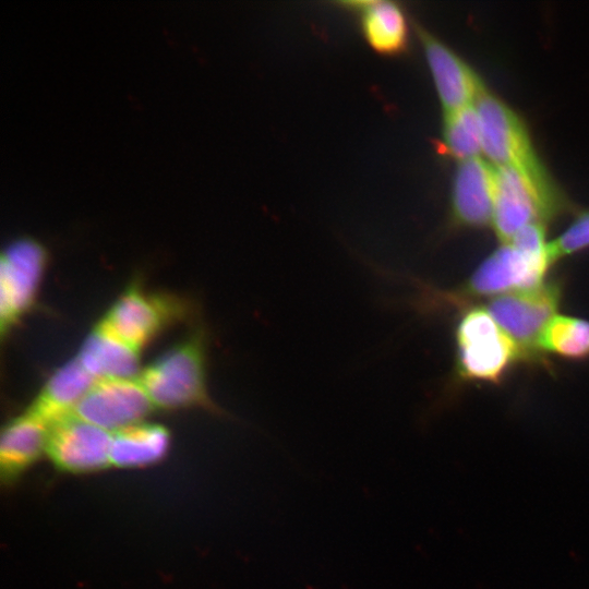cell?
<instances>
[{
	"label": "cell",
	"instance_id": "6da1fadb",
	"mask_svg": "<svg viewBox=\"0 0 589 589\" xmlns=\"http://www.w3.org/2000/svg\"><path fill=\"white\" fill-rule=\"evenodd\" d=\"M562 205L550 177L540 178L513 166L495 167L492 226L502 242L508 243L529 225H545Z\"/></svg>",
	"mask_w": 589,
	"mask_h": 589
},
{
	"label": "cell",
	"instance_id": "7a4b0ae2",
	"mask_svg": "<svg viewBox=\"0 0 589 589\" xmlns=\"http://www.w3.org/2000/svg\"><path fill=\"white\" fill-rule=\"evenodd\" d=\"M456 378L497 383L521 356L485 308L466 311L455 329Z\"/></svg>",
	"mask_w": 589,
	"mask_h": 589
},
{
	"label": "cell",
	"instance_id": "3957f363",
	"mask_svg": "<svg viewBox=\"0 0 589 589\" xmlns=\"http://www.w3.org/2000/svg\"><path fill=\"white\" fill-rule=\"evenodd\" d=\"M154 406L206 404L203 348L190 339L167 351L137 377Z\"/></svg>",
	"mask_w": 589,
	"mask_h": 589
},
{
	"label": "cell",
	"instance_id": "277c9868",
	"mask_svg": "<svg viewBox=\"0 0 589 589\" xmlns=\"http://www.w3.org/2000/svg\"><path fill=\"white\" fill-rule=\"evenodd\" d=\"M561 299L557 283L493 298L485 310L519 349L521 360L541 357L540 340L549 322L555 316Z\"/></svg>",
	"mask_w": 589,
	"mask_h": 589
},
{
	"label": "cell",
	"instance_id": "5b68a950",
	"mask_svg": "<svg viewBox=\"0 0 589 589\" xmlns=\"http://www.w3.org/2000/svg\"><path fill=\"white\" fill-rule=\"evenodd\" d=\"M474 105L482 129V155L488 161L495 167L513 166L537 177H549L525 123L510 107L486 89Z\"/></svg>",
	"mask_w": 589,
	"mask_h": 589
},
{
	"label": "cell",
	"instance_id": "8992f818",
	"mask_svg": "<svg viewBox=\"0 0 589 589\" xmlns=\"http://www.w3.org/2000/svg\"><path fill=\"white\" fill-rule=\"evenodd\" d=\"M154 407L139 378L98 380L71 412L109 432L141 423Z\"/></svg>",
	"mask_w": 589,
	"mask_h": 589
},
{
	"label": "cell",
	"instance_id": "52a82bcc",
	"mask_svg": "<svg viewBox=\"0 0 589 589\" xmlns=\"http://www.w3.org/2000/svg\"><path fill=\"white\" fill-rule=\"evenodd\" d=\"M112 433L70 413L49 426L47 453L62 470L88 472L110 464Z\"/></svg>",
	"mask_w": 589,
	"mask_h": 589
},
{
	"label": "cell",
	"instance_id": "ba28073f",
	"mask_svg": "<svg viewBox=\"0 0 589 589\" xmlns=\"http://www.w3.org/2000/svg\"><path fill=\"white\" fill-rule=\"evenodd\" d=\"M45 264V252L31 239L11 243L0 263V320L5 330L31 305Z\"/></svg>",
	"mask_w": 589,
	"mask_h": 589
},
{
	"label": "cell",
	"instance_id": "9c48e42d",
	"mask_svg": "<svg viewBox=\"0 0 589 589\" xmlns=\"http://www.w3.org/2000/svg\"><path fill=\"white\" fill-rule=\"evenodd\" d=\"M495 167L482 157L459 161L452 192L455 221L465 227L492 226Z\"/></svg>",
	"mask_w": 589,
	"mask_h": 589
},
{
	"label": "cell",
	"instance_id": "30bf717a",
	"mask_svg": "<svg viewBox=\"0 0 589 589\" xmlns=\"http://www.w3.org/2000/svg\"><path fill=\"white\" fill-rule=\"evenodd\" d=\"M428 64L445 112L474 105L486 89L477 73L446 45L423 32Z\"/></svg>",
	"mask_w": 589,
	"mask_h": 589
},
{
	"label": "cell",
	"instance_id": "8fae6325",
	"mask_svg": "<svg viewBox=\"0 0 589 589\" xmlns=\"http://www.w3.org/2000/svg\"><path fill=\"white\" fill-rule=\"evenodd\" d=\"M171 305L167 300L132 288L112 305L99 325L140 350L173 313Z\"/></svg>",
	"mask_w": 589,
	"mask_h": 589
},
{
	"label": "cell",
	"instance_id": "7c38bea8",
	"mask_svg": "<svg viewBox=\"0 0 589 589\" xmlns=\"http://www.w3.org/2000/svg\"><path fill=\"white\" fill-rule=\"evenodd\" d=\"M96 381L76 358L53 373L28 411L50 426L70 414Z\"/></svg>",
	"mask_w": 589,
	"mask_h": 589
},
{
	"label": "cell",
	"instance_id": "4fadbf2b",
	"mask_svg": "<svg viewBox=\"0 0 589 589\" xmlns=\"http://www.w3.org/2000/svg\"><path fill=\"white\" fill-rule=\"evenodd\" d=\"M77 360L98 381L136 378L139 350L99 324L84 342Z\"/></svg>",
	"mask_w": 589,
	"mask_h": 589
},
{
	"label": "cell",
	"instance_id": "5bb4252c",
	"mask_svg": "<svg viewBox=\"0 0 589 589\" xmlns=\"http://www.w3.org/2000/svg\"><path fill=\"white\" fill-rule=\"evenodd\" d=\"M49 425L27 411L4 426L0 443L1 471L16 476L47 450Z\"/></svg>",
	"mask_w": 589,
	"mask_h": 589
},
{
	"label": "cell",
	"instance_id": "9a60e30c",
	"mask_svg": "<svg viewBox=\"0 0 589 589\" xmlns=\"http://www.w3.org/2000/svg\"><path fill=\"white\" fill-rule=\"evenodd\" d=\"M168 445L164 426L141 422L112 433L110 464L121 468L146 466L163 458Z\"/></svg>",
	"mask_w": 589,
	"mask_h": 589
},
{
	"label": "cell",
	"instance_id": "2e32d148",
	"mask_svg": "<svg viewBox=\"0 0 589 589\" xmlns=\"http://www.w3.org/2000/svg\"><path fill=\"white\" fill-rule=\"evenodd\" d=\"M363 10V29L369 44L380 52L400 50L407 37L401 10L389 1H370Z\"/></svg>",
	"mask_w": 589,
	"mask_h": 589
},
{
	"label": "cell",
	"instance_id": "e0dca14e",
	"mask_svg": "<svg viewBox=\"0 0 589 589\" xmlns=\"http://www.w3.org/2000/svg\"><path fill=\"white\" fill-rule=\"evenodd\" d=\"M443 148L458 161L481 157L482 129L476 105L446 112Z\"/></svg>",
	"mask_w": 589,
	"mask_h": 589
},
{
	"label": "cell",
	"instance_id": "ac0fdd59",
	"mask_svg": "<svg viewBox=\"0 0 589 589\" xmlns=\"http://www.w3.org/2000/svg\"><path fill=\"white\" fill-rule=\"evenodd\" d=\"M540 348L566 359L589 358V321L555 315L543 330Z\"/></svg>",
	"mask_w": 589,
	"mask_h": 589
},
{
	"label": "cell",
	"instance_id": "d6986e66",
	"mask_svg": "<svg viewBox=\"0 0 589 589\" xmlns=\"http://www.w3.org/2000/svg\"><path fill=\"white\" fill-rule=\"evenodd\" d=\"M589 248V211H584L553 241L551 250L554 260Z\"/></svg>",
	"mask_w": 589,
	"mask_h": 589
}]
</instances>
